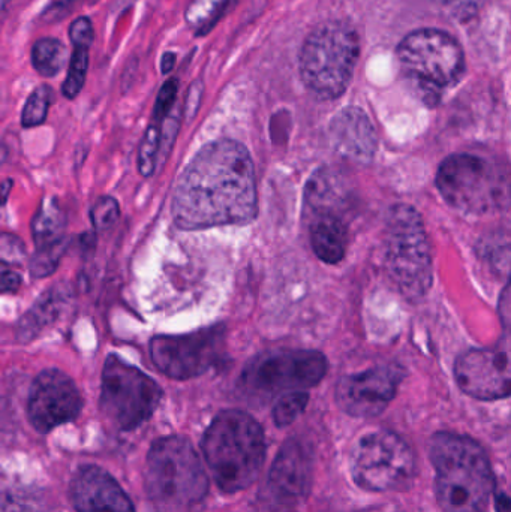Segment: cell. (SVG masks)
<instances>
[{
  "label": "cell",
  "instance_id": "obj_1",
  "mask_svg": "<svg viewBox=\"0 0 511 512\" xmlns=\"http://www.w3.org/2000/svg\"><path fill=\"white\" fill-rule=\"evenodd\" d=\"M171 207L174 222L185 231L254 221L257 182L248 149L234 140L206 144L183 170Z\"/></svg>",
  "mask_w": 511,
  "mask_h": 512
},
{
  "label": "cell",
  "instance_id": "obj_2",
  "mask_svg": "<svg viewBox=\"0 0 511 512\" xmlns=\"http://www.w3.org/2000/svg\"><path fill=\"white\" fill-rule=\"evenodd\" d=\"M435 495L444 512H486L495 480L482 445L468 436L441 432L429 441Z\"/></svg>",
  "mask_w": 511,
  "mask_h": 512
},
{
  "label": "cell",
  "instance_id": "obj_3",
  "mask_svg": "<svg viewBox=\"0 0 511 512\" xmlns=\"http://www.w3.org/2000/svg\"><path fill=\"white\" fill-rule=\"evenodd\" d=\"M204 459L225 493L242 492L257 481L266 460V436L258 421L237 409L219 412L203 436Z\"/></svg>",
  "mask_w": 511,
  "mask_h": 512
},
{
  "label": "cell",
  "instance_id": "obj_4",
  "mask_svg": "<svg viewBox=\"0 0 511 512\" xmlns=\"http://www.w3.org/2000/svg\"><path fill=\"white\" fill-rule=\"evenodd\" d=\"M144 490L158 512H192L209 493V478L191 442L165 436L153 442L144 469Z\"/></svg>",
  "mask_w": 511,
  "mask_h": 512
},
{
  "label": "cell",
  "instance_id": "obj_5",
  "mask_svg": "<svg viewBox=\"0 0 511 512\" xmlns=\"http://www.w3.org/2000/svg\"><path fill=\"white\" fill-rule=\"evenodd\" d=\"M359 56V36L350 24H321L300 51V77L318 98H339L353 80Z\"/></svg>",
  "mask_w": 511,
  "mask_h": 512
},
{
  "label": "cell",
  "instance_id": "obj_6",
  "mask_svg": "<svg viewBox=\"0 0 511 512\" xmlns=\"http://www.w3.org/2000/svg\"><path fill=\"white\" fill-rule=\"evenodd\" d=\"M384 261L390 279L408 300L428 294L434 279L425 225L416 209L405 204L392 207L387 216Z\"/></svg>",
  "mask_w": 511,
  "mask_h": 512
},
{
  "label": "cell",
  "instance_id": "obj_7",
  "mask_svg": "<svg viewBox=\"0 0 511 512\" xmlns=\"http://www.w3.org/2000/svg\"><path fill=\"white\" fill-rule=\"evenodd\" d=\"M398 59L405 74L416 83L428 104L455 86L465 71V57L459 42L438 29H419L402 39Z\"/></svg>",
  "mask_w": 511,
  "mask_h": 512
},
{
  "label": "cell",
  "instance_id": "obj_8",
  "mask_svg": "<svg viewBox=\"0 0 511 512\" xmlns=\"http://www.w3.org/2000/svg\"><path fill=\"white\" fill-rule=\"evenodd\" d=\"M438 191L444 200L467 215H486L510 201V180L479 156L459 153L440 165Z\"/></svg>",
  "mask_w": 511,
  "mask_h": 512
},
{
  "label": "cell",
  "instance_id": "obj_9",
  "mask_svg": "<svg viewBox=\"0 0 511 512\" xmlns=\"http://www.w3.org/2000/svg\"><path fill=\"white\" fill-rule=\"evenodd\" d=\"M416 468V456L410 445L390 430L366 433L351 451V477L368 492L410 489Z\"/></svg>",
  "mask_w": 511,
  "mask_h": 512
},
{
  "label": "cell",
  "instance_id": "obj_10",
  "mask_svg": "<svg viewBox=\"0 0 511 512\" xmlns=\"http://www.w3.org/2000/svg\"><path fill=\"white\" fill-rule=\"evenodd\" d=\"M162 400V390L149 375L108 355L102 369L101 412L108 423L122 432H131L146 423Z\"/></svg>",
  "mask_w": 511,
  "mask_h": 512
},
{
  "label": "cell",
  "instance_id": "obj_11",
  "mask_svg": "<svg viewBox=\"0 0 511 512\" xmlns=\"http://www.w3.org/2000/svg\"><path fill=\"white\" fill-rule=\"evenodd\" d=\"M327 358L318 351H278L258 355L243 370L239 385L248 396L270 400L305 391L323 381Z\"/></svg>",
  "mask_w": 511,
  "mask_h": 512
},
{
  "label": "cell",
  "instance_id": "obj_12",
  "mask_svg": "<svg viewBox=\"0 0 511 512\" xmlns=\"http://www.w3.org/2000/svg\"><path fill=\"white\" fill-rule=\"evenodd\" d=\"M225 334L224 325H213L179 336H156L150 342V357L156 369L170 378H197L224 357Z\"/></svg>",
  "mask_w": 511,
  "mask_h": 512
},
{
  "label": "cell",
  "instance_id": "obj_13",
  "mask_svg": "<svg viewBox=\"0 0 511 512\" xmlns=\"http://www.w3.org/2000/svg\"><path fill=\"white\" fill-rule=\"evenodd\" d=\"M459 388L477 400L511 396V336L494 348L471 349L456 360Z\"/></svg>",
  "mask_w": 511,
  "mask_h": 512
},
{
  "label": "cell",
  "instance_id": "obj_14",
  "mask_svg": "<svg viewBox=\"0 0 511 512\" xmlns=\"http://www.w3.org/2000/svg\"><path fill=\"white\" fill-rule=\"evenodd\" d=\"M83 409L75 382L59 369H45L36 376L27 400V417L33 429L48 433L71 423Z\"/></svg>",
  "mask_w": 511,
  "mask_h": 512
},
{
  "label": "cell",
  "instance_id": "obj_15",
  "mask_svg": "<svg viewBox=\"0 0 511 512\" xmlns=\"http://www.w3.org/2000/svg\"><path fill=\"white\" fill-rule=\"evenodd\" d=\"M401 381V370L390 366L344 376L336 385V403L351 417H378L395 399Z\"/></svg>",
  "mask_w": 511,
  "mask_h": 512
},
{
  "label": "cell",
  "instance_id": "obj_16",
  "mask_svg": "<svg viewBox=\"0 0 511 512\" xmlns=\"http://www.w3.org/2000/svg\"><path fill=\"white\" fill-rule=\"evenodd\" d=\"M314 477L311 445L299 438L285 441L270 468L267 496L279 508H293L308 498Z\"/></svg>",
  "mask_w": 511,
  "mask_h": 512
},
{
  "label": "cell",
  "instance_id": "obj_17",
  "mask_svg": "<svg viewBox=\"0 0 511 512\" xmlns=\"http://www.w3.org/2000/svg\"><path fill=\"white\" fill-rule=\"evenodd\" d=\"M71 501L77 512H135L125 490L99 466L87 465L75 472Z\"/></svg>",
  "mask_w": 511,
  "mask_h": 512
},
{
  "label": "cell",
  "instance_id": "obj_18",
  "mask_svg": "<svg viewBox=\"0 0 511 512\" xmlns=\"http://www.w3.org/2000/svg\"><path fill=\"white\" fill-rule=\"evenodd\" d=\"M330 140L345 158L369 162L377 152V134L365 111L348 107L330 122Z\"/></svg>",
  "mask_w": 511,
  "mask_h": 512
},
{
  "label": "cell",
  "instance_id": "obj_19",
  "mask_svg": "<svg viewBox=\"0 0 511 512\" xmlns=\"http://www.w3.org/2000/svg\"><path fill=\"white\" fill-rule=\"evenodd\" d=\"M311 245L326 264H338L347 252L348 227L344 216L323 213L311 216Z\"/></svg>",
  "mask_w": 511,
  "mask_h": 512
},
{
  "label": "cell",
  "instance_id": "obj_20",
  "mask_svg": "<svg viewBox=\"0 0 511 512\" xmlns=\"http://www.w3.org/2000/svg\"><path fill=\"white\" fill-rule=\"evenodd\" d=\"M306 210L309 218L323 213L344 216L348 204L347 188L333 171H318L306 186Z\"/></svg>",
  "mask_w": 511,
  "mask_h": 512
},
{
  "label": "cell",
  "instance_id": "obj_21",
  "mask_svg": "<svg viewBox=\"0 0 511 512\" xmlns=\"http://www.w3.org/2000/svg\"><path fill=\"white\" fill-rule=\"evenodd\" d=\"M66 294L62 288H53L45 292L32 309L23 315L18 324V339L20 342H30L38 336L51 322L56 321L66 303Z\"/></svg>",
  "mask_w": 511,
  "mask_h": 512
},
{
  "label": "cell",
  "instance_id": "obj_22",
  "mask_svg": "<svg viewBox=\"0 0 511 512\" xmlns=\"http://www.w3.org/2000/svg\"><path fill=\"white\" fill-rule=\"evenodd\" d=\"M66 218L56 198H45L32 221L36 248L66 242Z\"/></svg>",
  "mask_w": 511,
  "mask_h": 512
},
{
  "label": "cell",
  "instance_id": "obj_23",
  "mask_svg": "<svg viewBox=\"0 0 511 512\" xmlns=\"http://www.w3.org/2000/svg\"><path fill=\"white\" fill-rule=\"evenodd\" d=\"M32 65L41 77L53 78L68 60V50L56 38H41L32 47Z\"/></svg>",
  "mask_w": 511,
  "mask_h": 512
},
{
  "label": "cell",
  "instance_id": "obj_24",
  "mask_svg": "<svg viewBox=\"0 0 511 512\" xmlns=\"http://www.w3.org/2000/svg\"><path fill=\"white\" fill-rule=\"evenodd\" d=\"M87 69H89V48L74 47L68 74L63 81L62 93L65 98L74 99L80 95L86 83Z\"/></svg>",
  "mask_w": 511,
  "mask_h": 512
},
{
  "label": "cell",
  "instance_id": "obj_25",
  "mask_svg": "<svg viewBox=\"0 0 511 512\" xmlns=\"http://www.w3.org/2000/svg\"><path fill=\"white\" fill-rule=\"evenodd\" d=\"M51 92L48 86H39L30 93L24 104L23 113H21V125L24 128H35L42 125L47 119L48 110H50Z\"/></svg>",
  "mask_w": 511,
  "mask_h": 512
},
{
  "label": "cell",
  "instance_id": "obj_26",
  "mask_svg": "<svg viewBox=\"0 0 511 512\" xmlns=\"http://www.w3.org/2000/svg\"><path fill=\"white\" fill-rule=\"evenodd\" d=\"M162 131L161 123L153 122L147 128L141 141L140 152H138V170L141 176L150 177L155 173L158 153L161 152Z\"/></svg>",
  "mask_w": 511,
  "mask_h": 512
},
{
  "label": "cell",
  "instance_id": "obj_27",
  "mask_svg": "<svg viewBox=\"0 0 511 512\" xmlns=\"http://www.w3.org/2000/svg\"><path fill=\"white\" fill-rule=\"evenodd\" d=\"M309 394L306 391H293V393L284 394L276 402L273 408V421L278 427H287L293 424L308 406Z\"/></svg>",
  "mask_w": 511,
  "mask_h": 512
},
{
  "label": "cell",
  "instance_id": "obj_28",
  "mask_svg": "<svg viewBox=\"0 0 511 512\" xmlns=\"http://www.w3.org/2000/svg\"><path fill=\"white\" fill-rule=\"evenodd\" d=\"M66 243H57V245L42 246V248H36L35 255L30 259L29 270L32 277L36 279H42V277H48L56 271L57 265H59L60 259L66 251Z\"/></svg>",
  "mask_w": 511,
  "mask_h": 512
},
{
  "label": "cell",
  "instance_id": "obj_29",
  "mask_svg": "<svg viewBox=\"0 0 511 512\" xmlns=\"http://www.w3.org/2000/svg\"><path fill=\"white\" fill-rule=\"evenodd\" d=\"M120 216L119 203L113 197H101L90 210V221L96 231L110 230Z\"/></svg>",
  "mask_w": 511,
  "mask_h": 512
},
{
  "label": "cell",
  "instance_id": "obj_30",
  "mask_svg": "<svg viewBox=\"0 0 511 512\" xmlns=\"http://www.w3.org/2000/svg\"><path fill=\"white\" fill-rule=\"evenodd\" d=\"M2 512H42L35 496L24 490L9 489L2 496Z\"/></svg>",
  "mask_w": 511,
  "mask_h": 512
},
{
  "label": "cell",
  "instance_id": "obj_31",
  "mask_svg": "<svg viewBox=\"0 0 511 512\" xmlns=\"http://www.w3.org/2000/svg\"><path fill=\"white\" fill-rule=\"evenodd\" d=\"M177 92H179L177 78H168V80L162 84L158 98H156L155 108H153V119H155L156 123L164 122L165 117L168 116L171 108H173L174 102H176Z\"/></svg>",
  "mask_w": 511,
  "mask_h": 512
},
{
  "label": "cell",
  "instance_id": "obj_32",
  "mask_svg": "<svg viewBox=\"0 0 511 512\" xmlns=\"http://www.w3.org/2000/svg\"><path fill=\"white\" fill-rule=\"evenodd\" d=\"M69 39L74 47H87L95 41V30L89 17H78L69 26Z\"/></svg>",
  "mask_w": 511,
  "mask_h": 512
},
{
  "label": "cell",
  "instance_id": "obj_33",
  "mask_svg": "<svg viewBox=\"0 0 511 512\" xmlns=\"http://www.w3.org/2000/svg\"><path fill=\"white\" fill-rule=\"evenodd\" d=\"M204 83L201 78H197L194 83L189 86L188 95H186L185 101V117L186 120H192L197 114L198 108L201 105V99H203Z\"/></svg>",
  "mask_w": 511,
  "mask_h": 512
},
{
  "label": "cell",
  "instance_id": "obj_34",
  "mask_svg": "<svg viewBox=\"0 0 511 512\" xmlns=\"http://www.w3.org/2000/svg\"><path fill=\"white\" fill-rule=\"evenodd\" d=\"M500 316L503 319L507 334L511 336V283L504 289L500 300Z\"/></svg>",
  "mask_w": 511,
  "mask_h": 512
},
{
  "label": "cell",
  "instance_id": "obj_35",
  "mask_svg": "<svg viewBox=\"0 0 511 512\" xmlns=\"http://www.w3.org/2000/svg\"><path fill=\"white\" fill-rule=\"evenodd\" d=\"M21 286V276L15 271L3 268L2 270V292H17Z\"/></svg>",
  "mask_w": 511,
  "mask_h": 512
},
{
  "label": "cell",
  "instance_id": "obj_36",
  "mask_svg": "<svg viewBox=\"0 0 511 512\" xmlns=\"http://www.w3.org/2000/svg\"><path fill=\"white\" fill-rule=\"evenodd\" d=\"M177 56L173 51H167V53L162 54L161 59V72L164 75L170 74L173 71L174 66H176Z\"/></svg>",
  "mask_w": 511,
  "mask_h": 512
},
{
  "label": "cell",
  "instance_id": "obj_37",
  "mask_svg": "<svg viewBox=\"0 0 511 512\" xmlns=\"http://www.w3.org/2000/svg\"><path fill=\"white\" fill-rule=\"evenodd\" d=\"M497 512H511V499L509 496L501 495L497 496Z\"/></svg>",
  "mask_w": 511,
  "mask_h": 512
},
{
  "label": "cell",
  "instance_id": "obj_38",
  "mask_svg": "<svg viewBox=\"0 0 511 512\" xmlns=\"http://www.w3.org/2000/svg\"><path fill=\"white\" fill-rule=\"evenodd\" d=\"M11 183H12L11 180H5V182H3V185H2V195H3V201H5V203H6V200H8L9 189L12 188Z\"/></svg>",
  "mask_w": 511,
  "mask_h": 512
}]
</instances>
